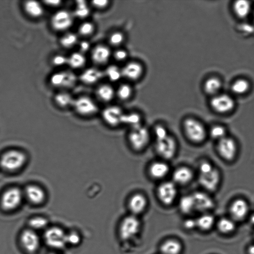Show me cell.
Segmentation results:
<instances>
[{"mask_svg": "<svg viewBox=\"0 0 254 254\" xmlns=\"http://www.w3.org/2000/svg\"><path fill=\"white\" fill-rule=\"evenodd\" d=\"M151 137V131L143 124L129 129L127 135V141L133 151L140 153L144 151L149 146Z\"/></svg>", "mask_w": 254, "mask_h": 254, "instance_id": "obj_1", "label": "cell"}, {"mask_svg": "<svg viewBox=\"0 0 254 254\" xmlns=\"http://www.w3.org/2000/svg\"><path fill=\"white\" fill-rule=\"evenodd\" d=\"M182 129L187 139L193 144L202 143L206 137L207 131L203 124L192 117H188L183 120Z\"/></svg>", "mask_w": 254, "mask_h": 254, "instance_id": "obj_2", "label": "cell"}, {"mask_svg": "<svg viewBox=\"0 0 254 254\" xmlns=\"http://www.w3.org/2000/svg\"><path fill=\"white\" fill-rule=\"evenodd\" d=\"M220 179L218 170L206 161L201 162L198 166V182L206 190L214 191Z\"/></svg>", "mask_w": 254, "mask_h": 254, "instance_id": "obj_3", "label": "cell"}, {"mask_svg": "<svg viewBox=\"0 0 254 254\" xmlns=\"http://www.w3.org/2000/svg\"><path fill=\"white\" fill-rule=\"evenodd\" d=\"M178 142L171 133L154 140V149L160 159L168 161L173 159L178 151Z\"/></svg>", "mask_w": 254, "mask_h": 254, "instance_id": "obj_4", "label": "cell"}, {"mask_svg": "<svg viewBox=\"0 0 254 254\" xmlns=\"http://www.w3.org/2000/svg\"><path fill=\"white\" fill-rule=\"evenodd\" d=\"M178 188L179 187L171 180L160 182L155 189L156 198L163 205L171 206L178 198Z\"/></svg>", "mask_w": 254, "mask_h": 254, "instance_id": "obj_5", "label": "cell"}, {"mask_svg": "<svg viewBox=\"0 0 254 254\" xmlns=\"http://www.w3.org/2000/svg\"><path fill=\"white\" fill-rule=\"evenodd\" d=\"M141 223L137 216L129 214L122 220L119 227V236L123 241L134 238L139 232Z\"/></svg>", "mask_w": 254, "mask_h": 254, "instance_id": "obj_6", "label": "cell"}, {"mask_svg": "<svg viewBox=\"0 0 254 254\" xmlns=\"http://www.w3.org/2000/svg\"><path fill=\"white\" fill-rule=\"evenodd\" d=\"M26 157L24 153L15 150L4 152L0 158V166L7 171H13L24 164Z\"/></svg>", "mask_w": 254, "mask_h": 254, "instance_id": "obj_7", "label": "cell"}, {"mask_svg": "<svg viewBox=\"0 0 254 254\" xmlns=\"http://www.w3.org/2000/svg\"><path fill=\"white\" fill-rule=\"evenodd\" d=\"M66 233L61 228L52 226L48 228L44 233L45 243L50 248L62 249L67 245Z\"/></svg>", "mask_w": 254, "mask_h": 254, "instance_id": "obj_8", "label": "cell"}, {"mask_svg": "<svg viewBox=\"0 0 254 254\" xmlns=\"http://www.w3.org/2000/svg\"><path fill=\"white\" fill-rule=\"evenodd\" d=\"M171 171L168 161L159 159L151 162L147 168V173L149 177L156 181L165 180Z\"/></svg>", "mask_w": 254, "mask_h": 254, "instance_id": "obj_9", "label": "cell"}, {"mask_svg": "<svg viewBox=\"0 0 254 254\" xmlns=\"http://www.w3.org/2000/svg\"><path fill=\"white\" fill-rule=\"evenodd\" d=\"M22 194L17 188H11L4 191L0 198V205L5 211H11L17 208L21 203Z\"/></svg>", "mask_w": 254, "mask_h": 254, "instance_id": "obj_10", "label": "cell"}, {"mask_svg": "<svg viewBox=\"0 0 254 254\" xmlns=\"http://www.w3.org/2000/svg\"><path fill=\"white\" fill-rule=\"evenodd\" d=\"M77 80L76 75L69 70L54 72L50 77V83L54 87L69 88L73 87Z\"/></svg>", "mask_w": 254, "mask_h": 254, "instance_id": "obj_11", "label": "cell"}, {"mask_svg": "<svg viewBox=\"0 0 254 254\" xmlns=\"http://www.w3.org/2000/svg\"><path fill=\"white\" fill-rule=\"evenodd\" d=\"M73 15L69 11L62 9L56 11L51 17V26L57 31H64L72 25Z\"/></svg>", "mask_w": 254, "mask_h": 254, "instance_id": "obj_12", "label": "cell"}, {"mask_svg": "<svg viewBox=\"0 0 254 254\" xmlns=\"http://www.w3.org/2000/svg\"><path fill=\"white\" fill-rule=\"evenodd\" d=\"M20 242L23 249L29 254L36 252L40 245L38 235L30 228L25 229L21 232Z\"/></svg>", "mask_w": 254, "mask_h": 254, "instance_id": "obj_13", "label": "cell"}, {"mask_svg": "<svg viewBox=\"0 0 254 254\" xmlns=\"http://www.w3.org/2000/svg\"><path fill=\"white\" fill-rule=\"evenodd\" d=\"M124 111L117 105H110L102 112V117L104 122L113 128L122 126V120Z\"/></svg>", "mask_w": 254, "mask_h": 254, "instance_id": "obj_14", "label": "cell"}, {"mask_svg": "<svg viewBox=\"0 0 254 254\" xmlns=\"http://www.w3.org/2000/svg\"><path fill=\"white\" fill-rule=\"evenodd\" d=\"M127 205L130 214L137 216L143 213L147 208L148 198L142 192H135L129 196Z\"/></svg>", "mask_w": 254, "mask_h": 254, "instance_id": "obj_15", "label": "cell"}, {"mask_svg": "<svg viewBox=\"0 0 254 254\" xmlns=\"http://www.w3.org/2000/svg\"><path fill=\"white\" fill-rule=\"evenodd\" d=\"M194 173L188 166L182 165L177 167L171 173V179L176 185L185 186L193 179Z\"/></svg>", "mask_w": 254, "mask_h": 254, "instance_id": "obj_16", "label": "cell"}, {"mask_svg": "<svg viewBox=\"0 0 254 254\" xmlns=\"http://www.w3.org/2000/svg\"><path fill=\"white\" fill-rule=\"evenodd\" d=\"M72 106L75 110L82 115H92L98 111L96 103L87 96H82L74 99Z\"/></svg>", "mask_w": 254, "mask_h": 254, "instance_id": "obj_17", "label": "cell"}, {"mask_svg": "<svg viewBox=\"0 0 254 254\" xmlns=\"http://www.w3.org/2000/svg\"><path fill=\"white\" fill-rule=\"evenodd\" d=\"M123 78L129 81H136L139 80L144 73L142 64L136 61H130L126 63L122 67Z\"/></svg>", "mask_w": 254, "mask_h": 254, "instance_id": "obj_18", "label": "cell"}, {"mask_svg": "<svg viewBox=\"0 0 254 254\" xmlns=\"http://www.w3.org/2000/svg\"><path fill=\"white\" fill-rule=\"evenodd\" d=\"M217 148L220 155L227 160L234 159L237 151L235 141L233 138L227 136L218 141Z\"/></svg>", "mask_w": 254, "mask_h": 254, "instance_id": "obj_19", "label": "cell"}, {"mask_svg": "<svg viewBox=\"0 0 254 254\" xmlns=\"http://www.w3.org/2000/svg\"><path fill=\"white\" fill-rule=\"evenodd\" d=\"M234 101L228 95L221 94L214 96L210 101V106L216 112L225 113L232 110L234 107Z\"/></svg>", "mask_w": 254, "mask_h": 254, "instance_id": "obj_20", "label": "cell"}, {"mask_svg": "<svg viewBox=\"0 0 254 254\" xmlns=\"http://www.w3.org/2000/svg\"><path fill=\"white\" fill-rule=\"evenodd\" d=\"M110 48L104 44L95 46L91 50V58L92 62L99 65L106 64L112 57Z\"/></svg>", "mask_w": 254, "mask_h": 254, "instance_id": "obj_21", "label": "cell"}, {"mask_svg": "<svg viewBox=\"0 0 254 254\" xmlns=\"http://www.w3.org/2000/svg\"><path fill=\"white\" fill-rule=\"evenodd\" d=\"M192 195L195 211L205 212L214 206V201L207 193L202 191H195L191 193Z\"/></svg>", "mask_w": 254, "mask_h": 254, "instance_id": "obj_22", "label": "cell"}, {"mask_svg": "<svg viewBox=\"0 0 254 254\" xmlns=\"http://www.w3.org/2000/svg\"><path fill=\"white\" fill-rule=\"evenodd\" d=\"M230 211L232 219L234 220H242L247 215L249 212V205L243 199L234 200L231 204Z\"/></svg>", "mask_w": 254, "mask_h": 254, "instance_id": "obj_23", "label": "cell"}, {"mask_svg": "<svg viewBox=\"0 0 254 254\" xmlns=\"http://www.w3.org/2000/svg\"><path fill=\"white\" fill-rule=\"evenodd\" d=\"M103 77V71L96 67H91L82 72L79 79L84 84L91 85L97 83Z\"/></svg>", "mask_w": 254, "mask_h": 254, "instance_id": "obj_24", "label": "cell"}, {"mask_svg": "<svg viewBox=\"0 0 254 254\" xmlns=\"http://www.w3.org/2000/svg\"><path fill=\"white\" fill-rule=\"evenodd\" d=\"M142 125L143 117L141 114L136 111L124 112L122 120V126L131 129Z\"/></svg>", "mask_w": 254, "mask_h": 254, "instance_id": "obj_25", "label": "cell"}, {"mask_svg": "<svg viewBox=\"0 0 254 254\" xmlns=\"http://www.w3.org/2000/svg\"><path fill=\"white\" fill-rule=\"evenodd\" d=\"M183 246L181 242L174 239H167L160 247L161 254H181Z\"/></svg>", "mask_w": 254, "mask_h": 254, "instance_id": "obj_26", "label": "cell"}, {"mask_svg": "<svg viewBox=\"0 0 254 254\" xmlns=\"http://www.w3.org/2000/svg\"><path fill=\"white\" fill-rule=\"evenodd\" d=\"M96 95L103 102L108 103L116 97L115 90L109 84H102L98 86L96 90Z\"/></svg>", "mask_w": 254, "mask_h": 254, "instance_id": "obj_27", "label": "cell"}, {"mask_svg": "<svg viewBox=\"0 0 254 254\" xmlns=\"http://www.w3.org/2000/svg\"><path fill=\"white\" fill-rule=\"evenodd\" d=\"M23 8L26 13L33 18L41 17L44 13L42 5L35 0H27L23 4Z\"/></svg>", "mask_w": 254, "mask_h": 254, "instance_id": "obj_28", "label": "cell"}, {"mask_svg": "<svg viewBox=\"0 0 254 254\" xmlns=\"http://www.w3.org/2000/svg\"><path fill=\"white\" fill-rule=\"evenodd\" d=\"M25 194L32 203L38 204L42 203L45 197L43 190L40 187L30 185L25 189Z\"/></svg>", "mask_w": 254, "mask_h": 254, "instance_id": "obj_29", "label": "cell"}, {"mask_svg": "<svg viewBox=\"0 0 254 254\" xmlns=\"http://www.w3.org/2000/svg\"><path fill=\"white\" fill-rule=\"evenodd\" d=\"M178 207L180 211L184 214H190L195 211L194 200L191 193L185 194L178 200Z\"/></svg>", "mask_w": 254, "mask_h": 254, "instance_id": "obj_30", "label": "cell"}, {"mask_svg": "<svg viewBox=\"0 0 254 254\" xmlns=\"http://www.w3.org/2000/svg\"><path fill=\"white\" fill-rule=\"evenodd\" d=\"M196 227L203 231L210 230L215 222L214 217L210 214L204 213L195 219Z\"/></svg>", "mask_w": 254, "mask_h": 254, "instance_id": "obj_31", "label": "cell"}, {"mask_svg": "<svg viewBox=\"0 0 254 254\" xmlns=\"http://www.w3.org/2000/svg\"><path fill=\"white\" fill-rule=\"evenodd\" d=\"M86 62V59L84 54L80 52H76L67 57V64L73 69H78L83 67Z\"/></svg>", "mask_w": 254, "mask_h": 254, "instance_id": "obj_32", "label": "cell"}, {"mask_svg": "<svg viewBox=\"0 0 254 254\" xmlns=\"http://www.w3.org/2000/svg\"><path fill=\"white\" fill-rule=\"evenodd\" d=\"M116 97L122 101L129 100L132 96L133 89L132 86L127 83L120 84L115 90Z\"/></svg>", "mask_w": 254, "mask_h": 254, "instance_id": "obj_33", "label": "cell"}, {"mask_svg": "<svg viewBox=\"0 0 254 254\" xmlns=\"http://www.w3.org/2000/svg\"><path fill=\"white\" fill-rule=\"evenodd\" d=\"M251 8V4L247 0H237L234 4V10L236 14L241 18L247 16L250 12Z\"/></svg>", "mask_w": 254, "mask_h": 254, "instance_id": "obj_34", "label": "cell"}, {"mask_svg": "<svg viewBox=\"0 0 254 254\" xmlns=\"http://www.w3.org/2000/svg\"><path fill=\"white\" fill-rule=\"evenodd\" d=\"M103 72L104 76L111 82H117L123 78L121 68L116 65H109Z\"/></svg>", "mask_w": 254, "mask_h": 254, "instance_id": "obj_35", "label": "cell"}, {"mask_svg": "<svg viewBox=\"0 0 254 254\" xmlns=\"http://www.w3.org/2000/svg\"><path fill=\"white\" fill-rule=\"evenodd\" d=\"M54 100L59 106L67 107L71 105L72 106L74 99L69 93L65 91H61L55 95Z\"/></svg>", "mask_w": 254, "mask_h": 254, "instance_id": "obj_36", "label": "cell"}, {"mask_svg": "<svg viewBox=\"0 0 254 254\" xmlns=\"http://www.w3.org/2000/svg\"><path fill=\"white\" fill-rule=\"evenodd\" d=\"M217 227L221 233L228 234L235 230L236 224L233 219L222 218L218 222Z\"/></svg>", "mask_w": 254, "mask_h": 254, "instance_id": "obj_37", "label": "cell"}, {"mask_svg": "<svg viewBox=\"0 0 254 254\" xmlns=\"http://www.w3.org/2000/svg\"><path fill=\"white\" fill-rule=\"evenodd\" d=\"M221 83L219 79L211 77L206 80L204 84V90L209 94H214L220 89Z\"/></svg>", "mask_w": 254, "mask_h": 254, "instance_id": "obj_38", "label": "cell"}, {"mask_svg": "<svg viewBox=\"0 0 254 254\" xmlns=\"http://www.w3.org/2000/svg\"><path fill=\"white\" fill-rule=\"evenodd\" d=\"M78 41L77 35L73 32L64 34L60 39V42L62 47L69 49L74 46Z\"/></svg>", "mask_w": 254, "mask_h": 254, "instance_id": "obj_39", "label": "cell"}, {"mask_svg": "<svg viewBox=\"0 0 254 254\" xmlns=\"http://www.w3.org/2000/svg\"><path fill=\"white\" fill-rule=\"evenodd\" d=\"M90 14V8L84 0L76 1V7L74 12L75 16L79 18H85Z\"/></svg>", "mask_w": 254, "mask_h": 254, "instance_id": "obj_40", "label": "cell"}, {"mask_svg": "<svg viewBox=\"0 0 254 254\" xmlns=\"http://www.w3.org/2000/svg\"><path fill=\"white\" fill-rule=\"evenodd\" d=\"M125 40L124 34L116 31L110 34L108 38L109 44L110 46L117 48H120Z\"/></svg>", "mask_w": 254, "mask_h": 254, "instance_id": "obj_41", "label": "cell"}, {"mask_svg": "<svg viewBox=\"0 0 254 254\" xmlns=\"http://www.w3.org/2000/svg\"><path fill=\"white\" fill-rule=\"evenodd\" d=\"M48 224V220L42 216H36L31 218L28 221L30 228L35 231L45 228Z\"/></svg>", "mask_w": 254, "mask_h": 254, "instance_id": "obj_42", "label": "cell"}, {"mask_svg": "<svg viewBox=\"0 0 254 254\" xmlns=\"http://www.w3.org/2000/svg\"><path fill=\"white\" fill-rule=\"evenodd\" d=\"M170 133L168 127L164 124L161 123L155 124L151 132V134L153 135L154 140L164 137Z\"/></svg>", "mask_w": 254, "mask_h": 254, "instance_id": "obj_43", "label": "cell"}, {"mask_svg": "<svg viewBox=\"0 0 254 254\" xmlns=\"http://www.w3.org/2000/svg\"><path fill=\"white\" fill-rule=\"evenodd\" d=\"M249 88L248 82L244 79H239L235 81L232 86V90L233 92L238 94L245 93Z\"/></svg>", "mask_w": 254, "mask_h": 254, "instance_id": "obj_44", "label": "cell"}, {"mask_svg": "<svg viewBox=\"0 0 254 254\" xmlns=\"http://www.w3.org/2000/svg\"><path fill=\"white\" fill-rule=\"evenodd\" d=\"M94 24L90 21H85L79 25L78 33L83 36H89L92 35L95 30Z\"/></svg>", "mask_w": 254, "mask_h": 254, "instance_id": "obj_45", "label": "cell"}, {"mask_svg": "<svg viewBox=\"0 0 254 254\" xmlns=\"http://www.w3.org/2000/svg\"><path fill=\"white\" fill-rule=\"evenodd\" d=\"M210 134L213 138L219 141L226 136V130L221 126H215L210 129Z\"/></svg>", "mask_w": 254, "mask_h": 254, "instance_id": "obj_46", "label": "cell"}, {"mask_svg": "<svg viewBox=\"0 0 254 254\" xmlns=\"http://www.w3.org/2000/svg\"><path fill=\"white\" fill-rule=\"evenodd\" d=\"M66 244L72 246L78 245L81 242L80 235L75 231L66 233Z\"/></svg>", "mask_w": 254, "mask_h": 254, "instance_id": "obj_47", "label": "cell"}, {"mask_svg": "<svg viewBox=\"0 0 254 254\" xmlns=\"http://www.w3.org/2000/svg\"><path fill=\"white\" fill-rule=\"evenodd\" d=\"M112 56L115 61L118 62L125 61L128 57L127 51L124 49L117 48L112 53Z\"/></svg>", "mask_w": 254, "mask_h": 254, "instance_id": "obj_48", "label": "cell"}, {"mask_svg": "<svg viewBox=\"0 0 254 254\" xmlns=\"http://www.w3.org/2000/svg\"><path fill=\"white\" fill-rule=\"evenodd\" d=\"M67 57L62 54L55 55L52 59V64L56 66H61L67 64Z\"/></svg>", "mask_w": 254, "mask_h": 254, "instance_id": "obj_49", "label": "cell"}, {"mask_svg": "<svg viewBox=\"0 0 254 254\" xmlns=\"http://www.w3.org/2000/svg\"><path fill=\"white\" fill-rule=\"evenodd\" d=\"M110 1L107 0H96L91 1V4L98 9H104L109 5Z\"/></svg>", "mask_w": 254, "mask_h": 254, "instance_id": "obj_50", "label": "cell"}, {"mask_svg": "<svg viewBox=\"0 0 254 254\" xmlns=\"http://www.w3.org/2000/svg\"><path fill=\"white\" fill-rule=\"evenodd\" d=\"M184 227L188 229H192L196 227V220L192 218H189L184 222Z\"/></svg>", "mask_w": 254, "mask_h": 254, "instance_id": "obj_51", "label": "cell"}, {"mask_svg": "<svg viewBox=\"0 0 254 254\" xmlns=\"http://www.w3.org/2000/svg\"><path fill=\"white\" fill-rule=\"evenodd\" d=\"M80 52L84 54L89 50L90 48V44L87 41H82L79 45Z\"/></svg>", "mask_w": 254, "mask_h": 254, "instance_id": "obj_52", "label": "cell"}, {"mask_svg": "<svg viewBox=\"0 0 254 254\" xmlns=\"http://www.w3.org/2000/svg\"><path fill=\"white\" fill-rule=\"evenodd\" d=\"M61 1L60 0H46L44 1L45 4L47 5L56 7L60 5L61 3Z\"/></svg>", "mask_w": 254, "mask_h": 254, "instance_id": "obj_53", "label": "cell"}, {"mask_svg": "<svg viewBox=\"0 0 254 254\" xmlns=\"http://www.w3.org/2000/svg\"><path fill=\"white\" fill-rule=\"evenodd\" d=\"M248 254H254V244L250 246L248 249Z\"/></svg>", "mask_w": 254, "mask_h": 254, "instance_id": "obj_54", "label": "cell"}, {"mask_svg": "<svg viewBox=\"0 0 254 254\" xmlns=\"http://www.w3.org/2000/svg\"><path fill=\"white\" fill-rule=\"evenodd\" d=\"M250 221L252 224L254 225V213L251 216Z\"/></svg>", "mask_w": 254, "mask_h": 254, "instance_id": "obj_55", "label": "cell"}, {"mask_svg": "<svg viewBox=\"0 0 254 254\" xmlns=\"http://www.w3.org/2000/svg\"><path fill=\"white\" fill-rule=\"evenodd\" d=\"M48 254H58L56 253H49Z\"/></svg>", "mask_w": 254, "mask_h": 254, "instance_id": "obj_56", "label": "cell"}, {"mask_svg": "<svg viewBox=\"0 0 254 254\" xmlns=\"http://www.w3.org/2000/svg\"></svg>", "mask_w": 254, "mask_h": 254, "instance_id": "obj_57", "label": "cell"}]
</instances>
